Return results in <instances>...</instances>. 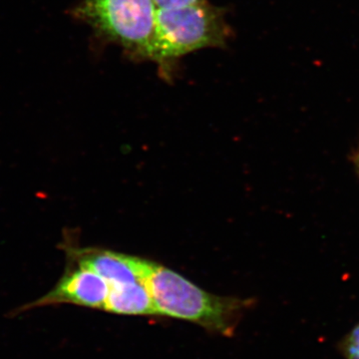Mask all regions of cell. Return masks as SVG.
<instances>
[{"label": "cell", "mask_w": 359, "mask_h": 359, "mask_svg": "<svg viewBox=\"0 0 359 359\" xmlns=\"http://www.w3.org/2000/svg\"><path fill=\"white\" fill-rule=\"evenodd\" d=\"M157 11L153 0H81L70 15L90 26L97 39L119 45L129 57L152 61Z\"/></svg>", "instance_id": "3"}, {"label": "cell", "mask_w": 359, "mask_h": 359, "mask_svg": "<svg viewBox=\"0 0 359 359\" xmlns=\"http://www.w3.org/2000/svg\"><path fill=\"white\" fill-rule=\"evenodd\" d=\"M158 9H178L195 6L205 0H153Z\"/></svg>", "instance_id": "8"}, {"label": "cell", "mask_w": 359, "mask_h": 359, "mask_svg": "<svg viewBox=\"0 0 359 359\" xmlns=\"http://www.w3.org/2000/svg\"><path fill=\"white\" fill-rule=\"evenodd\" d=\"M108 294L109 285L104 278L88 269L69 262L55 287L41 299L23 306L22 309L70 304L104 311Z\"/></svg>", "instance_id": "5"}, {"label": "cell", "mask_w": 359, "mask_h": 359, "mask_svg": "<svg viewBox=\"0 0 359 359\" xmlns=\"http://www.w3.org/2000/svg\"><path fill=\"white\" fill-rule=\"evenodd\" d=\"M104 311L121 316H159L146 282L109 287Z\"/></svg>", "instance_id": "6"}, {"label": "cell", "mask_w": 359, "mask_h": 359, "mask_svg": "<svg viewBox=\"0 0 359 359\" xmlns=\"http://www.w3.org/2000/svg\"><path fill=\"white\" fill-rule=\"evenodd\" d=\"M337 349L344 359H359V323L339 340Z\"/></svg>", "instance_id": "7"}, {"label": "cell", "mask_w": 359, "mask_h": 359, "mask_svg": "<svg viewBox=\"0 0 359 359\" xmlns=\"http://www.w3.org/2000/svg\"><path fill=\"white\" fill-rule=\"evenodd\" d=\"M353 164H354V166H355L356 170H358V175H359V148H358V150L356 151L355 153H354Z\"/></svg>", "instance_id": "9"}, {"label": "cell", "mask_w": 359, "mask_h": 359, "mask_svg": "<svg viewBox=\"0 0 359 359\" xmlns=\"http://www.w3.org/2000/svg\"><path fill=\"white\" fill-rule=\"evenodd\" d=\"M231 35L224 9L207 0L183 8L158 9L152 61L169 76L178 59L202 49L222 48Z\"/></svg>", "instance_id": "2"}, {"label": "cell", "mask_w": 359, "mask_h": 359, "mask_svg": "<svg viewBox=\"0 0 359 359\" xmlns=\"http://www.w3.org/2000/svg\"><path fill=\"white\" fill-rule=\"evenodd\" d=\"M61 248L69 262L94 271L109 287L146 282L154 264V262L113 250L77 247L68 238L63 241Z\"/></svg>", "instance_id": "4"}, {"label": "cell", "mask_w": 359, "mask_h": 359, "mask_svg": "<svg viewBox=\"0 0 359 359\" xmlns=\"http://www.w3.org/2000/svg\"><path fill=\"white\" fill-rule=\"evenodd\" d=\"M161 316L190 321L209 332L233 337L250 302L205 292L173 269L154 263L147 280Z\"/></svg>", "instance_id": "1"}]
</instances>
